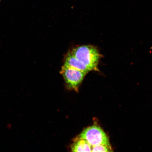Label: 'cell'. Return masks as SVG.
Returning a JSON list of instances; mask_svg holds the SVG:
<instances>
[{
	"instance_id": "1",
	"label": "cell",
	"mask_w": 152,
	"mask_h": 152,
	"mask_svg": "<svg viewBox=\"0 0 152 152\" xmlns=\"http://www.w3.org/2000/svg\"><path fill=\"white\" fill-rule=\"evenodd\" d=\"M71 52L90 71H98L99 62L102 55L96 47L91 45H81L73 49Z\"/></svg>"
},
{
	"instance_id": "2",
	"label": "cell",
	"mask_w": 152,
	"mask_h": 152,
	"mask_svg": "<svg viewBox=\"0 0 152 152\" xmlns=\"http://www.w3.org/2000/svg\"><path fill=\"white\" fill-rule=\"evenodd\" d=\"M83 139L93 147L98 144H102L111 147L107 134L100 127L96 125L86 128L79 136Z\"/></svg>"
},
{
	"instance_id": "3",
	"label": "cell",
	"mask_w": 152,
	"mask_h": 152,
	"mask_svg": "<svg viewBox=\"0 0 152 152\" xmlns=\"http://www.w3.org/2000/svg\"><path fill=\"white\" fill-rule=\"evenodd\" d=\"M67 88L77 92L80 86L87 74L74 68L63 66L60 72Z\"/></svg>"
},
{
	"instance_id": "4",
	"label": "cell",
	"mask_w": 152,
	"mask_h": 152,
	"mask_svg": "<svg viewBox=\"0 0 152 152\" xmlns=\"http://www.w3.org/2000/svg\"><path fill=\"white\" fill-rule=\"evenodd\" d=\"M63 66L79 70L87 74L90 72L87 66L78 60L71 52L66 54Z\"/></svg>"
},
{
	"instance_id": "5",
	"label": "cell",
	"mask_w": 152,
	"mask_h": 152,
	"mask_svg": "<svg viewBox=\"0 0 152 152\" xmlns=\"http://www.w3.org/2000/svg\"><path fill=\"white\" fill-rule=\"evenodd\" d=\"M92 148L86 140L79 137L76 140L71 147L73 152H91Z\"/></svg>"
},
{
	"instance_id": "6",
	"label": "cell",
	"mask_w": 152,
	"mask_h": 152,
	"mask_svg": "<svg viewBox=\"0 0 152 152\" xmlns=\"http://www.w3.org/2000/svg\"><path fill=\"white\" fill-rule=\"evenodd\" d=\"M111 147L102 144H98L93 146L91 152H104L113 151Z\"/></svg>"
},
{
	"instance_id": "7",
	"label": "cell",
	"mask_w": 152,
	"mask_h": 152,
	"mask_svg": "<svg viewBox=\"0 0 152 152\" xmlns=\"http://www.w3.org/2000/svg\"><path fill=\"white\" fill-rule=\"evenodd\" d=\"M0 1H1V0H0Z\"/></svg>"
}]
</instances>
